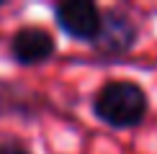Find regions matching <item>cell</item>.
I'll list each match as a JSON object with an SVG mask.
<instances>
[{"label": "cell", "instance_id": "obj_1", "mask_svg": "<svg viewBox=\"0 0 157 154\" xmlns=\"http://www.w3.org/2000/svg\"><path fill=\"white\" fill-rule=\"evenodd\" d=\"M90 111L103 126L129 131L144 123L149 113L147 90L134 80H108L93 93Z\"/></svg>", "mask_w": 157, "mask_h": 154}, {"label": "cell", "instance_id": "obj_2", "mask_svg": "<svg viewBox=\"0 0 157 154\" xmlns=\"http://www.w3.org/2000/svg\"><path fill=\"white\" fill-rule=\"evenodd\" d=\"M139 41V23L124 8H103V26L98 34L93 51L98 59L113 62L129 54Z\"/></svg>", "mask_w": 157, "mask_h": 154}, {"label": "cell", "instance_id": "obj_3", "mask_svg": "<svg viewBox=\"0 0 157 154\" xmlns=\"http://www.w3.org/2000/svg\"><path fill=\"white\" fill-rule=\"evenodd\" d=\"M54 21L64 36L93 46L103 26V8L93 0H64L54 5Z\"/></svg>", "mask_w": 157, "mask_h": 154}, {"label": "cell", "instance_id": "obj_4", "mask_svg": "<svg viewBox=\"0 0 157 154\" xmlns=\"http://www.w3.org/2000/svg\"><path fill=\"white\" fill-rule=\"evenodd\" d=\"M8 54L18 67H39L57 54V41L41 26H23L10 36Z\"/></svg>", "mask_w": 157, "mask_h": 154}, {"label": "cell", "instance_id": "obj_5", "mask_svg": "<svg viewBox=\"0 0 157 154\" xmlns=\"http://www.w3.org/2000/svg\"><path fill=\"white\" fill-rule=\"evenodd\" d=\"M47 108V100L34 90H26L18 85H0V116H23L31 118Z\"/></svg>", "mask_w": 157, "mask_h": 154}, {"label": "cell", "instance_id": "obj_6", "mask_svg": "<svg viewBox=\"0 0 157 154\" xmlns=\"http://www.w3.org/2000/svg\"><path fill=\"white\" fill-rule=\"evenodd\" d=\"M0 154H31L18 139H0Z\"/></svg>", "mask_w": 157, "mask_h": 154}]
</instances>
